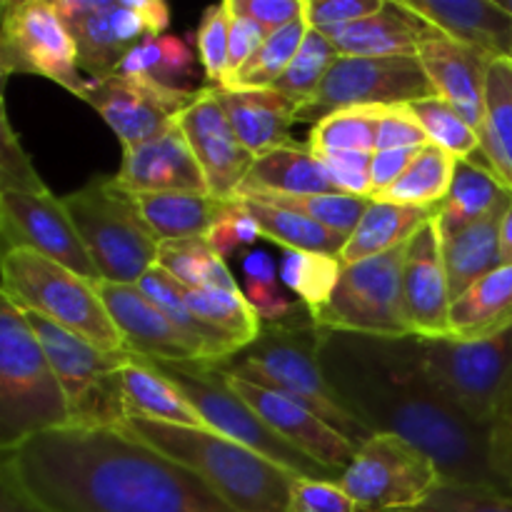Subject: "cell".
<instances>
[{"label": "cell", "instance_id": "obj_1", "mask_svg": "<svg viewBox=\"0 0 512 512\" xmlns=\"http://www.w3.org/2000/svg\"><path fill=\"white\" fill-rule=\"evenodd\" d=\"M318 358L345 408L370 433L413 443L445 480L510 488L490 460V430L470 423L428 378L420 338L320 330Z\"/></svg>", "mask_w": 512, "mask_h": 512}, {"label": "cell", "instance_id": "obj_2", "mask_svg": "<svg viewBox=\"0 0 512 512\" xmlns=\"http://www.w3.org/2000/svg\"><path fill=\"white\" fill-rule=\"evenodd\" d=\"M53 512H235L203 478L118 428L65 425L3 450Z\"/></svg>", "mask_w": 512, "mask_h": 512}, {"label": "cell", "instance_id": "obj_3", "mask_svg": "<svg viewBox=\"0 0 512 512\" xmlns=\"http://www.w3.org/2000/svg\"><path fill=\"white\" fill-rule=\"evenodd\" d=\"M118 430L193 470L235 512H288L295 475L225 435L145 418H125Z\"/></svg>", "mask_w": 512, "mask_h": 512}, {"label": "cell", "instance_id": "obj_4", "mask_svg": "<svg viewBox=\"0 0 512 512\" xmlns=\"http://www.w3.org/2000/svg\"><path fill=\"white\" fill-rule=\"evenodd\" d=\"M318 345L320 330L313 318L288 325H263L255 343L213 365V370L228 378L248 380L260 388L275 390L305 405L310 413L318 415L323 423L360 448L365 440L373 438V433L345 408L340 395L325 378Z\"/></svg>", "mask_w": 512, "mask_h": 512}, {"label": "cell", "instance_id": "obj_5", "mask_svg": "<svg viewBox=\"0 0 512 512\" xmlns=\"http://www.w3.org/2000/svg\"><path fill=\"white\" fill-rule=\"evenodd\" d=\"M70 425V405L25 315L0 295V448Z\"/></svg>", "mask_w": 512, "mask_h": 512}, {"label": "cell", "instance_id": "obj_6", "mask_svg": "<svg viewBox=\"0 0 512 512\" xmlns=\"http://www.w3.org/2000/svg\"><path fill=\"white\" fill-rule=\"evenodd\" d=\"M65 210L105 283L135 285L158 265L160 243L140 215L130 193L113 178H93L65 195Z\"/></svg>", "mask_w": 512, "mask_h": 512}, {"label": "cell", "instance_id": "obj_7", "mask_svg": "<svg viewBox=\"0 0 512 512\" xmlns=\"http://www.w3.org/2000/svg\"><path fill=\"white\" fill-rule=\"evenodd\" d=\"M3 295L18 310L45 315L105 353L125 350L95 283L33 250L15 248L3 253Z\"/></svg>", "mask_w": 512, "mask_h": 512}, {"label": "cell", "instance_id": "obj_8", "mask_svg": "<svg viewBox=\"0 0 512 512\" xmlns=\"http://www.w3.org/2000/svg\"><path fill=\"white\" fill-rule=\"evenodd\" d=\"M420 358L435 388L478 428L490 430L512 385V323L485 338H420Z\"/></svg>", "mask_w": 512, "mask_h": 512}, {"label": "cell", "instance_id": "obj_9", "mask_svg": "<svg viewBox=\"0 0 512 512\" xmlns=\"http://www.w3.org/2000/svg\"><path fill=\"white\" fill-rule=\"evenodd\" d=\"M135 358H140V355H135ZM140 360L145 365H150V368L158 370L160 375H165L185 395V400L198 410L200 418L208 423V428L213 433L225 435V438L255 450L258 455L273 460L275 465L293 473L295 478L333 480V483H340V475L330 473L328 468L318 465L308 455H303L293 445L285 443L280 435H275L260 420V415L228 388L223 375L215 373L213 368H208L203 363H168V360L153 358Z\"/></svg>", "mask_w": 512, "mask_h": 512}, {"label": "cell", "instance_id": "obj_10", "mask_svg": "<svg viewBox=\"0 0 512 512\" xmlns=\"http://www.w3.org/2000/svg\"><path fill=\"white\" fill-rule=\"evenodd\" d=\"M403 260L405 245L363 263L343 265L333 298L313 315L315 325L373 338L413 335L403 305Z\"/></svg>", "mask_w": 512, "mask_h": 512}, {"label": "cell", "instance_id": "obj_11", "mask_svg": "<svg viewBox=\"0 0 512 512\" xmlns=\"http://www.w3.org/2000/svg\"><path fill=\"white\" fill-rule=\"evenodd\" d=\"M55 10L73 35L88 80L115 75L135 45L165 35L170 25L163 0H58Z\"/></svg>", "mask_w": 512, "mask_h": 512}, {"label": "cell", "instance_id": "obj_12", "mask_svg": "<svg viewBox=\"0 0 512 512\" xmlns=\"http://www.w3.org/2000/svg\"><path fill=\"white\" fill-rule=\"evenodd\" d=\"M440 473L428 453L398 435L365 440L340 475V488L358 512H408L428 498Z\"/></svg>", "mask_w": 512, "mask_h": 512}, {"label": "cell", "instance_id": "obj_13", "mask_svg": "<svg viewBox=\"0 0 512 512\" xmlns=\"http://www.w3.org/2000/svg\"><path fill=\"white\" fill-rule=\"evenodd\" d=\"M438 98L418 58H343L318 93L298 108L300 123H320L348 108H398Z\"/></svg>", "mask_w": 512, "mask_h": 512}, {"label": "cell", "instance_id": "obj_14", "mask_svg": "<svg viewBox=\"0 0 512 512\" xmlns=\"http://www.w3.org/2000/svg\"><path fill=\"white\" fill-rule=\"evenodd\" d=\"M0 70L33 73L83 95L78 48L55 3L48 0H5L0 20Z\"/></svg>", "mask_w": 512, "mask_h": 512}, {"label": "cell", "instance_id": "obj_15", "mask_svg": "<svg viewBox=\"0 0 512 512\" xmlns=\"http://www.w3.org/2000/svg\"><path fill=\"white\" fill-rule=\"evenodd\" d=\"M0 230L5 253L15 248L33 250L90 283L100 280L63 200L50 193H0Z\"/></svg>", "mask_w": 512, "mask_h": 512}, {"label": "cell", "instance_id": "obj_16", "mask_svg": "<svg viewBox=\"0 0 512 512\" xmlns=\"http://www.w3.org/2000/svg\"><path fill=\"white\" fill-rule=\"evenodd\" d=\"M198 93L165 90L145 80L115 73L100 80H85L80 98L98 110L100 118L120 138L123 148H130L168 130L178 115L195 103Z\"/></svg>", "mask_w": 512, "mask_h": 512}, {"label": "cell", "instance_id": "obj_17", "mask_svg": "<svg viewBox=\"0 0 512 512\" xmlns=\"http://www.w3.org/2000/svg\"><path fill=\"white\" fill-rule=\"evenodd\" d=\"M178 123L203 170L210 195L230 203L248 178L255 155L238 140L210 85L178 115Z\"/></svg>", "mask_w": 512, "mask_h": 512}, {"label": "cell", "instance_id": "obj_18", "mask_svg": "<svg viewBox=\"0 0 512 512\" xmlns=\"http://www.w3.org/2000/svg\"><path fill=\"white\" fill-rule=\"evenodd\" d=\"M223 378L228 388L243 403H248L275 435H280L285 443L308 455L310 460H315V463L323 465L335 475H343L345 468L353 463L358 448L345 435H340L338 430L323 423L318 415L310 413L305 405L295 403V400L285 398L275 390L248 383V380L228 378V375H223Z\"/></svg>", "mask_w": 512, "mask_h": 512}, {"label": "cell", "instance_id": "obj_19", "mask_svg": "<svg viewBox=\"0 0 512 512\" xmlns=\"http://www.w3.org/2000/svg\"><path fill=\"white\" fill-rule=\"evenodd\" d=\"M418 60L428 73L438 98L453 105L455 113L475 130L483 128L488 70L493 63L430 25L428 20L420 25Z\"/></svg>", "mask_w": 512, "mask_h": 512}, {"label": "cell", "instance_id": "obj_20", "mask_svg": "<svg viewBox=\"0 0 512 512\" xmlns=\"http://www.w3.org/2000/svg\"><path fill=\"white\" fill-rule=\"evenodd\" d=\"M403 305L415 338H448L453 298L445 275L443 238L435 218L405 245Z\"/></svg>", "mask_w": 512, "mask_h": 512}, {"label": "cell", "instance_id": "obj_21", "mask_svg": "<svg viewBox=\"0 0 512 512\" xmlns=\"http://www.w3.org/2000/svg\"><path fill=\"white\" fill-rule=\"evenodd\" d=\"M115 185L130 195L203 193L210 195L205 175L190 150L183 128L175 120L168 130L140 145L123 148V165Z\"/></svg>", "mask_w": 512, "mask_h": 512}, {"label": "cell", "instance_id": "obj_22", "mask_svg": "<svg viewBox=\"0 0 512 512\" xmlns=\"http://www.w3.org/2000/svg\"><path fill=\"white\" fill-rule=\"evenodd\" d=\"M95 290L108 308L128 353L168 363H200L195 345L165 318V313L155 308L138 283L123 285L98 280Z\"/></svg>", "mask_w": 512, "mask_h": 512}, {"label": "cell", "instance_id": "obj_23", "mask_svg": "<svg viewBox=\"0 0 512 512\" xmlns=\"http://www.w3.org/2000/svg\"><path fill=\"white\" fill-rule=\"evenodd\" d=\"M20 313L28 320L30 330L38 338L55 378L63 385L70 410L90 390L98 388L105 378L118 373L120 365L130 358L128 350H123V353H105V350L95 348L93 343L83 340L80 335L60 328L58 323L48 320L45 315L33 313V310H20Z\"/></svg>", "mask_w": 512, "mask_h": 512}, {"label": "cell", "instance_id": "obj_24", "mask_svg": "<svg viewBox=\"0 0 512 512\" xmlns=\"http://www.w3.org/2000/svg\"><path fill=\"white\" fill-rule=\"evenodd\" d=\"M415 15L458 43L485 55L490 63H512V15L498 0H403Z\"/></svg>", "mask_w": 512, "mask_h": 512}, {"label": "cell", "instance_id": "obj_25", "mask_svg": "<svg viewBox=\"0 0 512 512\" xmlns=\"http://www.w3.org/2000/svg\"><path fill=\"white\" fill-rule=\"evenodd\" d=\"M220 108L228 115L240 143L260 158L290 143V128L298 123V105L275 88L228 90L210 88Z\"/></svg>", "mask_w": 512, "mask_h": 512}, {"label": "cell", "instance_id": "obj_26", "mask_svg": "<svg viewBox=\"0 0 512 512\" xmlns=\"http://www.w3.org/2000/svg\"><path fill=\"white\" fill-rule=\"evenodd\" d=\"M340 193L323 160L310 148L283 145L255 158L238 198H308V195Z\"/></svg>", "mask_w": 512, "mask_h": 512}, {"label": "cell", "instance_id": "obj_27", "mask_svg": "<svg viewBox=\"0 0 512 512\" xmlns=\"http://www.w3.org/2000/svg\"><path fill=\"white\" fill-rule=\"evenodd\" d=\"M420 25L423 18L403 0H385L378 13L325 35L343 58H418Z\"/></svg>", "mask_w": 512, "mask_h": 512}, {"label": "cell", "instance_id": "obj_28", "mask_svg": "<svg viewBox=\"0 0 512 512\" xmlns=\"http://www.w3.org/2000/svg\"><path fill=\"white\" fill-rule=\"evenodd\" d=\"M512 203V193L478 160H458L448 195L435 210L440 238L460 233L495 213H503Z\"/></svg>", "mask_w": 512, "mask_h": 512}, {"label": "cell", "instance_id": "obj_29", "mask_svg": "<svg viewBox=\"0 0 512 512\" xmlns=\"http://www.w3.org/2000/svg\"><path fill=\"white\" fill-rule=\"evenodd\" d=\"M120 393H123L125 418H145L180 428H208L198 410L185 400V395L170 383L165 375L145 365L143 360L130 358L118 370Z\"/></svg>", "mask_w": 512, "mask_h": 512}, {"label": "cell", "instance_id": "obj_30", "mask_svg": "<svg viewBox=\"0 0 512 512\" xmlns=\"http://www.w3.org/2000/svg\"><path fill=\"white\" fill-rule=\"evenodd\" d=\"M133 198L158 243L205 238L230 205L203 193H145Z\"/></svg>", "mask_w": 512, "mask_h": 512}, {"label": "cell", "instance_id": "obj_31", "mask_svg": "<svg viewBox=\"0 0 512 512\" xmlns=\"http://www.w3.org/2000/svg\"><path fill=\"white\" fill-rule=\"evenodd\" d=\"M435 218V210L410 208V205L383 203L373 200L365 210L363 220L355 228L340 253V263L353 265L363 260L375 258V255L390 253L395 248L408 245L430 220Z\"/></svg>", "mask_w": 512, "mask_h": 512}, {"label": "cell", "instance_id": "obj_32", "mask_svg": "<svg viewBox=\"0 0 512 512\" xmlns=\"http://www.w3.org/2000/svg\"><path fill=\"white\" fill-rule=\"evenodd\" d=\"M138 288L148 295L155 303V308L160 313H165V318L195 345V350L200 353V363L203 365H218L223 360H228L230 355L238 353V345L223 335L220 330L210 328L208 323L198 318V315L190 310L188 298H185V288L175 278H170L163 268L155 265L153 270L143 275L138 280Z\"/></svg>", "mask_w": 512, "mask_h": 512}, {"label": "cell", "instance_id": "obj_33", "mask_svg": "<svg viewBox=\"0 0 512 512\" xmlns=\"http://www.w3.org/2000/svg\"><path fill=\"white\" fill-rule=\"evenodd\" d=\"M503 213H495L460 233L443 238V263L448 275L450 298L455 300L473 288L480 278L503 265L500 258V223Z\"/></svg>", "mask_w": 512, "mask_h": 512}, {"label": "cell", "instance_id": "obj_34", "mask_svg": "<svg viewBox=\"0 0 512 512\" xmlns=\"http://www.w3.org/2000/svg\"><path fill=\"white\" fill-rule=\"evenodd\" d=\"M125 78L145 80L158 88L178 90V93H198L203 88H193L198 80V65L190 45L178 35H150L143 43L135 45L123 63L115 70Z\"/></svg>", "mask_w": 512, "mask_h": 512}, {"label": "cell", "instance_id": "obj_35", "mask_svg": "<svg viewBox=\"0 0 512 512\" xmlns=\"http://www.w3.org/2000/svg\"><path fill=\"white\" fill-rule=\"evenodd\" d=\"M480 150L475 160L488 165L512 193V63L495 60L488 70L485 123L478 130Z\"/></svg>", "mask_w": 512, "mask_h": 512}, {"label": "cell", "instance_id": "obj_36", "mask_svg": "<svg viewBox=\"0 0 512 512\" xmlns=\"http://www.w3.org/2000/svg\"><path fill=\"white\" fill-rule=\"evenodd\" d=\"M512 323V265H500L465 290L450 308V335L485 338Z\"/></svg>", "mask_w": 512, "mask_h": 512}, {"label": "cell", "instance_id": "obj_37", "mask_svg": "<svg viewBox=\"0 0 512 512\" xmlns=\"http://www.w3.org/2000/svg\"><path fill=\"white\" fill-rule=\"evenodd\" d=\"M238 203H243V208L253 215L263 238L273 240L283 250H303V253H323L340 258L345 243H348V238L323 228L305 215L293 213V210L255 198H240Z\"/></svg>", "mask_w": 512, "mask_h": 512}, {"label": "cell", "instance_id": "obj_38", "mask_svg": "<svg viewBox=\"0 0 512 512\" xmlns=\"http://www.w3.org/2000/svg\"><path fill=\"white\" fill-rule=\"evenodd\" d=\"M455 163L458 160L445 153L438 145L428 143L418 153V158L410 163V168L400 175L398 183L390 185L388 190L375 195L373 200L395 205H410V208L438 210L448 195L450 183H453Z\"/></svg>", "mask_w": 512, "mask_h": 512}, {"label": "cell", "instance_id": "obj_39", "mask_svg": "<svg viewBox=\"0 0 512 512\" xmlns=\"http://www.w3.org/2000/svg\"><path fill=\"white\" fill-rule=\"evenodd\" d=\"M158 268H163L170 278H175L188 290H238V283H235L233 273L228 270V263L210 248V243L205 238L160 243Z\"/></svg>", "mask_w": 512, "mask_h": 512}, {"label": "cell", "instance_id": "obj_40", "mask_svg": "<svg viewBox=\"0 0 512 512\" xmlns=\"http://www.w3.org/2000/svg\"><path fill=\"white\" fill-rule=\"evenodd\" d=\"M185 298H188L190 310H193L203 323H208L210 328L228 335L240 350L248 348L250 343H255L260 330H263V323H260L253 305L248 303V298H245V293L240 288H185Z\"/></svg>", "mask_w": 512, "mask_h": 512}, {"label": "cell", "instance_id": "obj_41", "mask_svg": "<svg viewBox=\"0 0 512 512\" xmlns=\"http://www.w3.org/2000/svg\"><path fill=\"white\" fill-rule=\"evenodd\" d=\"M343 263L335 255L303 253V250H283L280 283L310 310L318 313L333 298L338 288Z\"/></svg>", "mask_w": 512, "mask_h": 512}, {"label": "cell", "instance_id": "obj_42", "mask_svg": "<svg viewBox=\"0 0 512 512\" xmlns=\"http://www.w3.org/2000/svg\"><path fill=\"white\" fill-rule=\"evenodd\" d=\"M308 30H310L308 20L300 18L295 20V23H290L288 28L268 35L263 48L255 53V58L250 60L238 75L228 78L223 85H218V88H228V90L273 88V85L283 78V73L288 70V65L293 63L295 55H298Z\"/></svg>", "mask_w": 512, "mask_h": 512}, {"label": "cell", "instance_id": "obj_43", "mask_svg": "<svg viewBox=\"0 0 512 512\" xmlns=\"http://www.w3.org/2000/svg\"><path fill=\"white\" fill-rule=\"evenodd\" d=\"M383 108H348L328 115L310 130V145L315 155L360 150L375 153V138Z\"/></svg>", "mask_w": 512, "mask_h": 512}, {"label": "cell", "instance_id": "obj_44", "mask_svg": "<svg viewBox=\"0 0 512 512\" xmlns=\"http://www.w3.org/2000/svg\"><path fill=\"white\" fill-rule=\"evenodd\" d=\"M340 60V53L335 50V45L330 43V38L320 30H308L303 45H300L298 55L293 58V63L288 65V70L283 73V78L273 85L278 93H283L285 98L293 100L295 105H305L315 93H318L320 83L328 78L330 68Z\"/></svg>", "mask_w": 512, "mask_h": 512}, {"label": "cell", "instance_id": "obj_45", "mask_svg": "<svg viewBox=\"0 0 512 512\" xmlns=\"http://www.w3.org/2000/svg\"><path fill=\"white\" fill-rule=\"evenodd\" d=\"M410 113L415 115L420 125H423L425 135L433 145L443 148L445 153L453 155L455 160L473 158L480 150V135L470 123H465L450 103L443 98H428L418 100V103L408 105Z\"/></svg>", "mask_w": 512, "mask_h": 512}, {"label": "cell", "instance_id": "obj_46", "mask_svg": "<svg viewBox=\"0 0 512 512\" xmlns=\"http://www.w3.org/2000/svg\"><path fill=\"white\" fill-rule=\"evenodd\" d=\"M255 200H263V203L278 205V208L305 215V218L315 220L318 225L343 235V238H350V235L355 233V228H358L360 220H363L365 210H368L370 203H373L370 198H360V195H348V193L308 195V198H255Z\"/></svg>", "mask_w": 512, "mask_h": 512}, {"label": "cell", "instance_id": "obj_47", "mask_svg": "<svg viewBox=\"0 0 512 512\" xmlns=\"http://www.w3.org/2000/svg\"><path fill=\"white\" fill-rule=\"evenodd\" d=\"M408 512H512V488L440 478L428 498Z\"/></svg>", "mask_w": 512, "mask_h": 512}, {"label": "cell", "instance_id": "obj_48", "mask_svg": "<svg viewBox=\"0 0 512 512\" xmlns=\"http://www.w3.org/2000/svg\"><path fill=\"white\" fill-rule=\"evenodd\" d=\"M230 20L233 15H230L228 3L210 5L200 20L198 35H195V50H198L205 78L210 80V88H218L228 78Z\"/></svg>", "mask_w": 512, "mask_h": 512}, {"label": "cell", "instance_id": "obj_49", "mask_svg": "<svg viewBox=\"0 0 512 512\" xmlns=\"http://www.w3.org/2000/svg\"><path fill=\"white\" fill-rule=\"evenodd\" d=\"M0 188H3V193L48 195V188L35 173L30 155L20 145L5 108L0 113Z\"/></svg>", "mask_w": 512, "mask_h": 512}, {"label": "cell", "instance_id": "obj_50", "mask_svg": "<svg viewBox=\"0 0 512 512\" xmlns=\"http://www.w3.org/2000/svg\"><path fill=\"white\" fill-rule=\"evenodd\" d=\"M243 293L263 325H288L313 318V313L300 305V300H295L278 280H245Z\"/></svg>", "mask_w": 512, "mask_h": 512}, {"label": "cell", "instance_id": "obj_51", "mask_svg": "<svg viewBox=\"0 0 512 512\" xmlns=\"http://www.w3.org/2000/svg\"><path fill=\"white\" fill-rule=\"evenodd\" d=\"M263 238L258 223L253 220V215L243 208V203L238 200H230L228 210L223 213V218L213 225L205 240L210 243V248L220 255L223 260H228L230 255L238 253L245 245H253L255 240Z\"/></svg>", "mask_w": 512, "mask_h": 512}, {"label": "cell", "instance_id": "obj_52", "mask_svg": "<svg viewBox=\"0 0 512 512\" xmlns=\"http://www.w3.org/2000/svg\"><path fill=\"white\" fill-rule=\"evenodd\" d=\"M323 160L325 170L330 173L333 183L340 193L360 195V198H373V153H360V150H343V153L318 155Z\"/></svg>", "mask_w": 512, "mask_h": 512}, {"label": "cell", "instance_id": "obj_53", "mask_svg": "<svg viewBox=\"0 0 512 512\" xmlns=\"http://www.w3.org/2000/svg\"><path fill=\"white\" fill-rule=\"evenodd\" d=\"M288 512H358V508L340 483L295 478Z\"/></svg>", "mask_w": 512, "mask_h": 512}, {"label": "cell", "instance_id": "obj_54", "mask_svg": "<svg viewBox=\"0 0 512 512\" xmlns=\"http://www.w3.org/2000/svg\"><path fill=\"white\" fill-rule=\"evenodd\" d=\"M383 5L385 0H305V20L313 30L328 33L378 13Z\"/></svg>", "mask_w": 512, "mask_h": 512}, {"label": "cell", "instance_id": "obj_55", "mask_svg": "<svg viewBox=\"0 0 512 512\" xmlns=\"http://www.w3.org/2000/svg\"><path fill=\"white\" fill-rule=\"evenodd\" d=\"M230 13L253 20L268 35L305 18V0H228Z\"/></svg>", "mask_w": 512, "mask_h": 512}, {"label": "cell", "instance_id": "obj_56", "mask_svg": "<svg viewBox=\"0 0 512 512\" xmlns=\"http://www.w3.org/2000/svg\"><path fill=\"white\" fill-rule=\"evenodd\" d=\"M430 140L425 135L423 125L415 120L408 105L398 108H383L378 125V138H375V153L378 150H400V148H425Z\"/></svg>", "mask_w": 512, "mask_h": 512}, {"label": "cell", "instance_id": "obj_57", "mask_svg": "<svg viewBox=\"0 0 512 512\" xmlns=\"http://www.w3.org/2000/svg\"><path fill=\"white\" fill-rule=\"evenodd\" d=\"M490 460L503 483H512V385L490 425ZM512 488V485H510Z\"/></svg>", "mask_w": 512, "mask_h": 512}, {"label": "cell", "instance_id": "obj_58", "mask_svg": "<svg viewBox=\"0 0 512 512\" xmlns=\"http://www.w3.org/2000/svg\"><path fill=\"white\" fill-rule=\"evenodd\" d=\"M230 8V5H228ZM233 15V13H230ZM268 40V33H265L260 25H255L253 20L240 18V15H233L230 20V63H228V78L238 75L250 60L255 58L263 43ZM225 78V80H228Z\"/></svg>", "mask_w": 512, "mask_h": 512}, {"label": "cell", "instance_id": "obj_59", "mask_svg": "<svg viewBox=\"0 0 512 512\" xmlns=\"http://www.w3.org/2000/svg\"><path fill=\"white\" fill-rule=\"evenodd\" d=\"M423 148H400V150H378L373 153V168H370V180H373V198L390 185L398 183L400 175L410 168ZM370 198V200H373Z\"/></svg>", "mask_w": 512, "mask_h": 512}, {"label": "cell", "instance_id": "obj_60", "mask_svg": "<svg viewBox=\"0 0 512 512\" xmlns=\"http://www.w3.org/2000/svg\"><path fill=\"white\" fill-rule=\"evenodd\" d=\"M0 512H53L45 508L15 475L8 463L0 465Z\"/></svg>", "mask_w": 512, "mask_h": 512}, {"label": "cell", "instance_id": "obj_61", "mask_svg": "<svg viewBox=\"0 0 512 512\" xmlns=\"http://www.w3.org/2000/svg\"><path fill=\"white\" fill-rule=\"evenodd\" d=\"M243 273L248 280H275V263L268 253H260V250H253V253L245 255L243 260Z\"/></svg>", "mask_w": 512, "mask_h": 512}, {"label": "cell", "instance_id": "obj_62", "mask_svg": "<svg viewBox=\"0 0 512 512\" xmlns=\"http://www.w3.org/2000/svg\"><path fill=\"white\" fill-rule=\"evenodd\" d=\"M500 258H503V265H512V203L500 223Z\"/></svg>", "mask_w": 512, "mask_h": 512}, {"label": "cell", "instance_id": "obj_63", "mask_svg": "<svg viewBox=\"0 0 512 512\" xmlns=\"http://www.w3.org/2000/svg\"><path fill=\"white\" fill-rule=\"evenodd\" d=\"M498 3H500V8L505 10V13L512 15V0H498Z\"/></svg>", "mask_w": 512, "mask_h": 512}, {"label": "cell", "instance_id": "obj_64", "mask_svg": "<svg viewBox=\"0 0 512 512\" xmlns=\"http://www.w3.org/2000/svg\"><path fill=\"white\" fill-rule=\"evenodd\" d=\"M510 485H512V483H510Z\"/></svg>", "mask_w": 512, "mask_h": 512}]
</instances>
